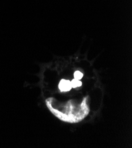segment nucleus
<instances>
[{
    "mask_svg": "<svg viewBox=\"0 0 132 148\" xmlns=\"http://www.w3.org/2000/svg\"><path fill=\"white\" fill-rule=\"evenodd\" d=\"M59 88L62 92H68L72 88L71 82L69 80L62 79L59 84Z\"/></svg>",
    "mask_w": 132,
    "mask_h": 148,
    "instance_id": "obj_1",
    "label": "nucleus"
},
{
    "mask_svg": "<svg viewBox=\"0 0 132 148\" xmlns=\"http://www.w3.org/2000/svg\"><path fill=\"white\" fill-rule=\"evenodd\" d=\"M71 82V85H72V87L73 88H76L78 87H80L82 86V82L79 80H77V79H73L72 80Z\"/></svg>",
    "mask_w": 132,
    "mask_h": 148,
    "instance_id": "obj_2",
    "label": "nucleus"
},
{
    "mask_svg": "<svg viewBox=\"0 0 132 148\" xmlns=\"http://www.w3.org/2000/svg\"><path fill=\"white\" fill-rule=\"evenodd\" d=\"M83 77V74L79 71H76L74 73V78L77 80H80Z\"/></svg>",
    "mask_w": 132,
    "mask_h": 148,
    "instance_id": "obj_3",
    "label": "nucleus"
}]
</instances>
